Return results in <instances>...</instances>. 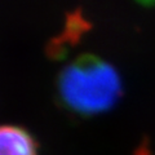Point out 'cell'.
<instances>
[{
  "label": "cell",
  "mask_w": 155,
  "mask_h": 155,
  "mask_svg": "<svg viewBox=\"0 0 155 155\" xmlns=\"http://www.w3.org/2000/svg\"><path fill=\"white\" fill-rule=\"evenodd\" d=\"M61 102L71 113L96 115L110 110L122 96V79L114 66L93 54L76 57L57 81Z\"/></svg>",
  "instance_id": "1"
},
{
  "label": "cell",
  "mask_w": 155,
  "mask_h": 155,
  "mask_svg": "<svg viewBox=\"0 0 155 155\" xmlns=\"http://www.w3.org/2000/svg\"><path fill=\"white\" fill-rule=\"evenodd\" d=\"M0 155H39L34 137L17 125L0 127Z\"/></svg>",
  "instance_id": "2"
}]
</instances>
